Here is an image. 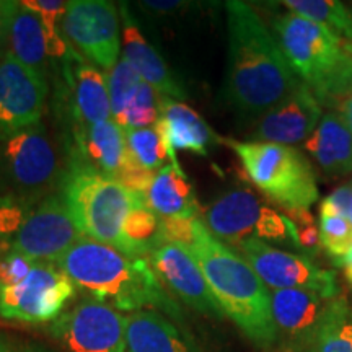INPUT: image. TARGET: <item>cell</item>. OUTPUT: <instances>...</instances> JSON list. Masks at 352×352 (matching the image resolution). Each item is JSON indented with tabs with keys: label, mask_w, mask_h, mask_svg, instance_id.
<instances>
[{
	"label": "cell",
	"mask_w": 352,
	"mask_h": 352,
	"mask_svg": "<svg viewBox=\"0 0 352 352\" xmlns=\"http://www.w3.org/2000/svg\"><path fill=\"white\" fill-rule=\"evenodd\" d=\"M228 56L223 96L246 120H258L300 80L290 69L274 34L240 0L226 2Z\"/></svg>",
	"instance_id": "obj_1"
},
{
	"label": "cell",
	"mask_w": 352,
	"mask_h": 352,
	"mask_svg": "<svg viewBox=\"0 0 352 352\" xmlns=\"http://www.w3.org/2000/svg\"><path fill=\"white\" fill-rule=\"evenodd\" d=\"M56 264L77 289L116 310L134 314L151 308L179 316L178 305L166 294L148 258L127 256L113 246L82 236Z\"/></svg>",
	"instance_id": "obj_2"
},
{
	"label": "cell",
	"mask_w": 352,
	"mask_h": 352,
	"mask_svg": "<svg viewBox=\"0 0 352 352\" xmlns=\"http://www.w3.org/2000/svg\"><path fill=\"white\" fill-rule=\"evenodd\" d=\"M189 253L196 258L210 292L241 333L258 347L277 344L271 311V290L250 263L230 246L219 241L197 219Z\"/></svg>",
	"instance_id": "obj_3"
},
{
	"label": "cell",
	"mask_w": 352,
	"mask_h": 352,
	"mask_svg": "<svg viewBox=\"0 0 352 352\" xmlns=\"http://www.w3.org/2000/svg\"><path fill=\"white\" fill-rule=\"evenodd\" d=\"M59 192L82 235L120 252L122 226L140 197L118 179L87 166L69 164Z\"/></svg>",
	"instance_id": "obj_4"
},
{
	"label": "cell",
	"mask_w": 352,
	"mask_h": 352,
	"mask_svg": "<svg viewBox=\"0 0 352 352\" xmlns=\"http://www.w3.org/2000/svg\"><path fill=\"white\" fill-rule=\"evenodd\" d=\"M223 142L236 153L250 182L285 212L308 210L318 201L315 171L296 147L254 140Z\"/></svg>",
	"instance_id": "obj_5"
},
{
	"label": "cell",
	"mask_w": 352,
	"mask_h": 352,
	"mask_svg": "<svg viewBox=\"0 0 352 352\" xmlns=\"http://www.w3.org/2000/svg\"><path fill=\"white\" fill-rule=\"evenodd\" d=\"M272 34L290 69L310 87L318 103L352 70L342 39L323 25L287 12L274 20Z\"/></svg>",
	"instance_id": "obj_6"
},
{
	"label": "cell",
	"mask_w": 352,
	"mask_h": 352,
	"mask_svg": "<svg viewBox=\"0 0 352 352\" xmlns=\"http://www.w3.org/2000/svg\"><path fill=\"white\" fill-rule=\"evenodd\" d=\"M64 173L54 140L43 122L0 142L2 195L36 206L60 188Z\"/></svg>",
	"instance_id": "obj_7"
},
{
	"label": "cell",
	"mask_w": 352,
	"mask_h": 352,
	"mask_svg": "<svg viewBox=\"0 0 352 352\" xmlns=\"http://www.w3.org/2000/svg\"><path fill=\"white\" fill-rule=\"evenodd\" d=\"M77 287L56 263L38 261L19 284L0 287V318L46 324L59 318Z\"/></svg>",
	"instance_id": "obj_8"
},
{
	"label": "cell",
	"mask_w": 352,
	"mask_h": 352,
	"mask_svg": "<svg viewBox=\"0 0 352 352\" xmlns=\"http://www.w3.org/2000/svg\"><path fill=\"white\" fill-rule=\"evenodd\" d=\"M65 41L77 54L104 72H109L121 52L120 8L108 0L67 2L63 20Z\"/></svg>",
	"instance_id": "obj_9"
},
{
	"label": "cell",
	"mask_w": 352,
	"mask_h": 352,
	"mask_svg": "<svg viewBox=\"0 0 352 352\" xmlns=\"http://www.w3.org/2000/svg\"><path fill=\"white\" fill-rule=\"evenodd\" d=\"M127 316L85 298L51 323V336L67 352H126Z\"/></svg>",
	"instance_id": "obj_10"
},
{
	"label": "cell",
	"mask_w": 352,
	"mask_h": 352,
	"mask_svg": "<svg viewBox=\"0 0 352 352\" xmlns=\"http://www.w3.org/2000/svg\"><path fill=\"white\" fill-rule=\"evenodd\" d=\"M270 290H311L327 298L340 297L336 272L321 270L303 254L277 250L259 239H250L236 248Z\"/></svg>",
	"instance_id": "obj_11"
},
{
	"label": "cell",
	"mask_w": 352,
	"mask_h": 352,
	"mask_svg": "<svg viewBox=\"0 0 352 352\" xmlns=\"http://www.w3.org/2000/svg\"><path fill=\"white\" fill-rule=\"evenodd\" d=\"M82 236L80 228L57 189L34 206L10 245L34 261L57 263Z\"/></svg>",
	"instance_id": "obj_12"
},
{
	"label": "cell",
	"mask_w": 352,
	"mask_h": 352,
	"mask_svg": "<svg viewBox=\"0 0 352 352\" xmlns=\"http://www.w3.org/2000/svg\"><path fill=\"white\" fill-rule=\"evenodd\" d=\"M47 80L6 51L0 56V142L41 122Z\"/></svg>",
	"instance_id": "obj_13"
},
{
	"label": "cell",
	"mask_w": 352,
	"mask_h": 352,
	"mask_svg": "<svg viewBox=\"0 0 352 352\" xmlns=\"http://www.w3.org/2000/svg\"><path fill=\"white\" fill-rule=\"evenodd\" d=\"M64 87V111L70 131L83 129L113 120L107 74L70 47L60 63Z\"/></svg>",
	"instance_id": "obj_14"
},
{
	"label": "cell",
	"mask_w": 352,
	"mask_h": 352,
	"mask_svg": "<svg viewBox=\"0 0 352 352\" xmlns=\"http://www.w3.org/2000/svg\"><path fill=\"white\" fill-rule=\"evenodd\" d=\"M333 300L311 290H271L277 342L287 352H307L323 328Z\"/></svg>",
	"instance_id": "obj_15"
},
{
	"label": "cell",
	"mask_w": 352,
	"mask_h": 352,
	"mask_svg": "<svg viewBox=\"0 0 352 352\" xmlns=\"http://www.w3.org/2000/svg\"><path fill=\"white\" fill-rule=\"evenodd\" d=\"M152 270L166 290L202 315L223 318L196 258L188 248L162 240L148 256Z\"/></svg>",
	"instance_id": "obj_16"
},
{
	"label": "cell",
	"mask_w": 352,
	"mask_h": 352,
	"mask_svg": "<svg viewBox=\"0 0 352 352\" xmlns=\"http://www.w3.org/2000/svg\"><path fill=\"white\" fill-rule=\"evenodd\" d=\"M323 116V108L305 83H298L290 94L256 120L252 132L254 142L290 145L307 142Z\"/></svg>",
	"instance_id": "obj_17"
},
{
	"label": "cell",
	"mask_w": 352,
	"mask_h": 352,
	"mask_svg": "<svg viewBox=\"0 0 352 352\" xmlns=\"http://www.w3.org/2000/svg\"><path fill=\"white\" fill-rule=\"evenodd\" d=\"M266 208L250 189H232L202 212L201 222L219 241L239 248L243 241L256 239Z\"/></svg>",
	"instance_id": "obj_18"
},
{
	"label": "cell",
	"mask_w": 352,
	"mask_h": 352,
	"mask_svg": "<svg viewBox=\"0 0 352 352\" xmlns=\"http://www.w3.org/2000/svg\"><path fill=\"white\" fill-rule=\"evenodd\" d=\"M69 164L87 166L116 179L129 158L126 131L114 120L70 131Z\"/></svg>",
	"instance_id": "obj_19"
},
{
	"label": "cell",
	"mask_w": 352,
	"mask_h": 352,
	"mask_svg": "<svg viewBox=\"0 0 352 352\" xmlns=\"http://www.w3.org/2000/svg\"><path fill=\"white\" fill-rule=\"evenodd\" d=\"M121 36H122V56L129 60L132 67L139 72L142 80L160 91L162 96L182 101L188 96L184 87L179 83L168 64L165 63L160 52L152 43L147 41L142 30L135 21L129 7L121 3Z\"/></svg>",
	"instance_id": "obj_20"
},
{
	"label": "cell",
	"mask_w": 352,
	"mask_h": 352,
	"mask_svg": "<svg viewBox=\"0 0 352 352\" xmlns=\"http://www.w3.org/2000/svg\"><path fill=\"white\" fill-rule=\"evenodd\" d=\"M155 126L166 142L170 165L179 171L183 170L178 164L176 152L183 151L206 157L209 148L222 140L210 129L208 122L202 120L199 113L184 104L183 101L165 98V96L162 100L160 118Z\"/></svg>",
	"instance_id": "obj_21"
},
{
	"label": "cell",
	"mask_w": 352,
	"mask_h": 352,
	"mask_svg": "<svg viewBox=\"0 0 352 352\" xmlns=\"http://www.w3.org/2000/svg\"><path fill=\"white\" fill-rule=\"evenodd\" d=\"M7 51L20 64L47 80L52 64L50 46H47V33L41 19L21 2H12Z\"/></svg>",
	"instance_id": "obj_22"
},
{
	"label": "cell",
	"mask_w": 352,
	"mask_h": 352,
	"mask_svg": "<svg viewBox=\"0 0 352 352\" xmlns=\"http://www.w3.org/2000/svg\"><path fill=\"white\" fill-rule=\"evenodd\" d=\"M126 352H196L186 334L160 311L145 310L127 315Z\"/></svg>",
	"instance_id": "obj_23"
},
{
	"label": "cell",
	"mask_w": 352,
	"mask_h": 352,
	"mask_svg": "<svg viewBox=\"0 0 352 352\" xmlns=\"http://www.w3.org/2000/svg\"><path fill=\"white\" fill-rule=\"evenodd\" d=\"M305 148L329 178L352 175V132L338 113H323Z\"/></svg>",
	"instance_id": "obj_24"
},
{
	"label": "cell",
	"mask_w": 352,
	"mask_h": 352,
	"mask_svg": "<svg viewBox=\"0 0 352 352\" xmlns=\"http://www.w3.org/2000/svg\"><path fill=\"white\" fill-rule=\"evenodd\" d=\"M144 201L160 219H199L197 214L201 209L195 189L184 171L176 170L170 164L153 176Z\"/></svg>",
	"instance_id": "obj_25"
},
{
	"label": "cell",
	"mask_w": 352,
	"mask_h": 352,
	"mask_svg": "<svg viewBox=\"0 0 352 352\" xmlns=\"http://www.w3.org/2000/svg\"><path fill=\"white\" fill-rule=\"evenodd\" d=\"M162 240L160 217L144 199L138 201L122 226L120 252L132 258H148Z\"/></svg>",
	"instance_id": "obj_26"
},
{
	"label": "cell",
	"mask_w": 352,
	"mask_h": 352,
	"mask_svg": "<svg viewBox=\"0 0 352 352\" xmlns=\"http://www.w3.org/2000/svg\"><path fill=\"white\" fill-rule=\"evenodd\" d=\"M290 13L323 25L342 41H352V10L338 0H284L280 2Z\"/></svg>",
	"instance_id": "obj_27"
},
{
	"label": "cell",
	"mask_w": 352,
	"mask_h": 352,
	"mask_svg": "<svg viewBox=\"0 0 352 352\" xmlns=\"http://www.w3.org/2000/svg\"><path fill=\"white\" fill-rule=\"evenodd\" d=\"M307 352H352V308L346 297H336L323 328Z\"/></svg>",
	"instance_id": "obj_28"
},
{
	"label": "cell",
	"mask_w": 352,
	"mask_h": 352,
	"mask_svg": "<svg viewBox=\"0 0 352 352\" xmlns=\"http://www.w3.org/2000/svg\"><path fill=\"white\" fill-rule=\"evenodd\" d=\"M129 157L145 170L157 173L170 162L168 148L157 126L145 129H124Z\"/></svg>",
	"instance_id": "obj_29"
},
{
	"label": "cell",
	"mask_w": 352,
	"mask_h": 352,
	"mask_svg": "<svg viewBox=\"0 0 352 352\" xmlns=\"http://www.w3.org/2000/svg\"><path fill=\"white\" fill-rule=\"evenodd\" d=\"M107 80L113 120L118 121L124 114L126 108L129 107L134 95L138 94L140 83L144 80L124 56L120 57L116 65L109 72H107Z\"/></svg>",
	"instance_id": "obj_30"
},
{
	"label": "cell",
	"mask_w": 352,
	"mask_h": 352,
	"mask_svg": "<svg viewBox=\"0 0 352 352\" xmlns=\"http://www.w3.org/2000/svg\"><path fill=\"white\" fill-rule=\"evenodd\" d=\"M164 96L152 85L142 82L138 94L126 108V111L116 122L122 129H145L158 122Z\"/></svg>",
	"instance_id": "obj_31"
},
{
	"label": "cell",
	"mask_w": 352,
	"mask_h": 352,
	"mask_svg": "<svg viewBox=\"0 0 352 352\" xmlns=\"http://www.w3.org/2000/svg\"><path fill=\"white\" fill-rule=\"evenodd\" d=\"M321 248L336 263L352 248V222L347 217L320 215L318 222Z\"/></svg>",
	"instance_id": "obj_32"
},
{
	"label": "cell",
	"mask_w": 352,
	"mask_h": 352,
	"mask_svg": "<svg viewBox=\"0 0 352 352\" xmlns=\"http://www.w3.org/2000/svg\"><path fill=\"white\" fill-rule=\"evenodd\" d=\"M34 206L0 192V243H12Z\"/></svg>",
	"instance_id": "obj_33"
},
{
	"label": "cell",
	"mask_w": 352,
	"mask_h": 352,
	"mask_svg": "<svg viewBox=\"0 0 352 352\" xmlns=\"http://www.w3.org/2000/svg\"><path fill=\"white\" fill-rule=\"evenodd\" d=\"M38 261L12 248L10 243H0V287L19 284Z\"/></svg>",
	"instance_id": "obj_34"
},
{
	"label": "cell",
	"mask_w": 352,
	"mask_h": 352,
	"mask_svg": "<svg viewBox=\"0 0 352 352\" xmlns=\"http://www.w3.org/2000/svg\"><path fill=\"white\" fill-rule=\"evenodd\" d=\"M127 152H129V151H127ZM153 176H155V173H153V171L145 170L144 166L138 165L129 157V158H127V162L124 164V166H122V168H121L120 175L116 176V179L126 189H129L131 192H134V195L144 197L145 192H147L148 186H151Z\"/></svg>",
	"instance_id": "obj_35"
},
{
	"label": "cell",
	"mask_w": 352,
	"mask_h": 352,
	"mask_svg": "<svg viewBox=\"0 0 352 352\" xmlns=\"http://www.w3.org/2000/svg\"><path fill=\"white\" fill-rule=\"evenodd\" d=\"M287 214V217L292 220L294 227H296L298 246H303V248L310 250V252L321 248L320 230L315 226L314 217L308 214V210H292V212Z\"/></svg>",
	"instance_id": "obj_36"
},
{
	"label": "cell",
	"mask_w": 352,
	"mask_h": 352,
	"mask_svg": "<svg viewBox=\"0 0 352 352\" xmlns=\"http://www.w3.org/2000/svg\"><path fill=\"white\" fill-rule=\"evenodd\" d=\"M197 219H160L162 236L165 240L173 241L189 248L195 241Z\"/></svg>",
	"instance_id": "obj_37"
},
{
	"label": "cell",
	"mask_w": 352,
	"mask_h": 352,
	"mask_svg": "<svg viewBox=\"0 0 352 352\" xmlns=\"http://www.w3.org/2000/svg\"><path fill=\"white\" fill-rule=\"evenodd\" d=\"M323 107H327L329 111L340 114L352 132V74L328 96Z\"/></svg>",
	"instance_id": "obj_38"
},
{
	"label": "cell",
	"mask_w": 352,
	"mask_h": 352,
	"mask_svg": "<svg viewBox=\"0 0 352 352\" xmlns=\"http://www.w3.org/2000/svg\"><path fill=\"white\" fill-rule=\"evenodd\" d=\"M352 199V182L342 184L338 189H334L331 195L324 197L320 204V215H327V217H334V215H341V217L349 219V206Z\"/></svg>",
	"instance_id": "obj_39"
},
{
	"label": "cell",
	"mask_w": 352,
	"mask_h": 352,
	"mask_svg": "<svg viewBox=\"0 0 352 352\" xmlns=\"http://www.w3.org/2000/svg\"><path fill=\"white\" fill-rule=\"evenodd\" d=\"M144 8L151 10L153 13H160V15H165V13H171V12H178L182 10L183 6H188L186 2H179V0H165V2H142L140 3Z\"/></svg>",
	"instance_id": "obj_40"
},
{
	"label": "cell",
	"mask_w": 352,
	"mask_h": 352,
	"mask_svg": "<svg viewBox=\"0 0 352 352\" xmlns=\"http://www.w3.org/2000/svg\"><path fill=\"white\" fill-rule=\"evenodd\" d=\"M12 2L0 0V47L7 50V33H8V20H10Z\"/></svg>",
	"instance_id": "obj_41"
},
{
	"label": "cell",
	"mask_w": 352,
	"mask_h": 352,
	"mask_svg": "<svg viewBox=\"0 0 352 352\" xmlns=\"http://www.w3.org/2000/svg\"><path fill=\"white\" fill-rule=\"evenodd\" d=\"M334 266L341 267L342 272H344L346 280L352 285V248L341 259H338V261L334 263Z\"/></svg>",
	"instance_id": "obj_42"
},
{
	"label": "cell",
	"mask_w": 352,
	"mask_h": 352,
	"mask_svg": "<svg viewBox=\"0 0 352 352\" xmlns=\"http://www.w3.org/2000/svg\"><path fill=\"white\" fill-rule=\"evenodd\" d=\"M0 352H13L10 342L3 336H0Z\"/></svg>",
	"instance_id": "obj_43"
},
{
	"label": "cell",
	"mask_w": 352,
	"mask_h": 352,
	"mask_svg": "<svg viewBox=\"0 0 352 352\" xmlns=\"http://www.w3.org/2000/svg\"><path fill=\"white\" fill-rule=\"evenodd\" d=\"M23 352H51V351L44 349V347H41V346H36V344H33V346H28V347H25Z\"/></svg>",
	"instance_id": "obj_44"
},
{
	"label": "cell",
	"mask_w": 352,
	"mask_h": 352,
	"mask_svg": "<svg viewBox=\"0 0 352 352\" xmlns=\"http://www.w3.org/2000/svg\"><path fill=\"white\" fill-rule=\"evenodd\" d=\"M342 50H344L346 54L352 59V41H342Z\"/></svg>",
	"instance_id": "obj_45"
},
{
	"label": "cell",
	"mask_w": 352,
	"mask_h": 352,
	"mask_svg": "<svg viewBox=\"0 0 352 352\" xmlns=\"http://www.w3.org/2000/svg\"><path fill=\"white\" fill-rule=\"evenodd\" d=\"M349 220L352 222V199H351V206H349Z\"/></svg>",
	"instance_id": "obj_46"
},
{
	"label": "cell",
	"mask_w": 352,
	"mask_h": 352,
	"mask_svg": "<svg viewBox=\"0 0 352 352\" xmlns=\"http://www.w3.org/2000/svg\"><path fill=\"white\" fill-rule=\"evenodd\" d=\"M6 51H7V50H2V47H0V56H2Z\"/></svg>",
	"instance_id": "obj_47"
},
{
	"label": "cell",
	"mask_w": 352,
	"mask_h": 352,
	"mask_svg": "<svg viewBox=\"0 0 352 352\" xmlns=\"http://www.w3.org/2000/svg\"><path fill=\"white\" fill-rule=\"evenodd\" d=\"M351 10H352V7H351Z\"/></svg>",
	"instance_id": "obj_48"
}]
</instances>
